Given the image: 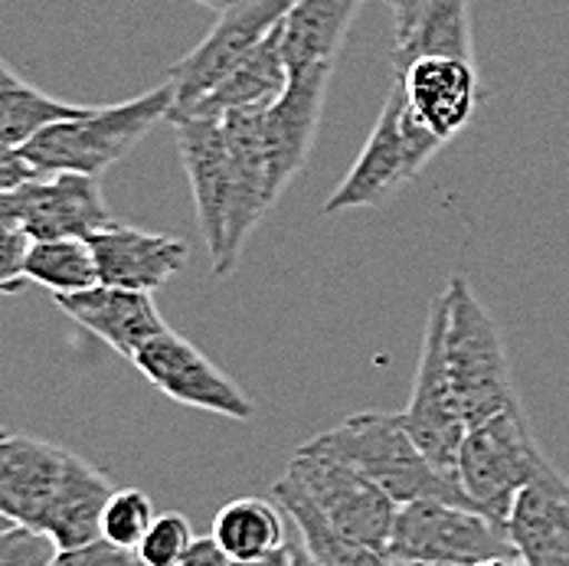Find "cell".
<instances>
[{"mask_svg":"<svg viewBox=\"0 0 569 566\" xmlns=\"http://www.w3.org/2000/svg\"><path fill=\"white\" fill-rule=\"evenodd\" d=\"M173 86L164 79L151 92L106 106V109H86L76 118L57 121L43 128L33 141H27L20 151L33 165L37 173H89L99 177L118 165L144 135L171 118Z\"/></svg>","mask_w":569,"mask_h":566,"instance_id":"cell-1","label":"cell"},{"mask_svg":"<svg viewBox=\"0 0 569 566\" xmlns=\"http://www.w3.org/2000/svg\"><path fill=\"white\" fill-rule=\"evenodd\" d=\"M446 364L458 406L468 426L488 423L520 406L513 387L508 347L495 315L475 295L465 276L446 285Z\"/></svg>","mask_w":569,"mask_h":566,"instance_id":"cell-2","label":"cell"},{"mask_svg":"<svg viewBox=\"0 0 569 566\" xmlns=\"http://www.w3.org/2000/svg\"><path fill=\"white\" fill-rule=\"evenodd\" d=\"M315 443L341 455L343 461H350L357 471L377 481L397 505L439 498V502L475 508L461 491L458 478L439 471L419 453V446L409 439L397 413H353L341 426L315 436Z\"/></svg>","mask_w":569,"mask_h":566,"instance_id":"cell-3","label":"cell"},{"mask_svg":"<svg viewBox=\"0 0 569 566\" xmlns=\"http://www.w3.org/2000/svg\"><path fill=\"white\" fill-rule=\"evenodd\" d=\"M284 478L347 540L387 554L399 505L341 455L308 439L295 449Z\"/></svg>","mask_w":569,"mask_h":566,"instance_id":"cell-4","label":"cell"},{"mask_svg":"<svg viewBox=\"0 0 569 566\" xmlns=\"http://www.w3.org/2000/svg\"><path fill=\"white\" fill-rule=\"evenodd\" d=\"M439 148H442V141L412 115L406 92H402V82L393 72V86L383 102V112L377 118L363 151L357 155L353 168L347 170L338 190L328 197L325 214L363 210V207L383 203L402 183H409L419 170L426 168Z\"/></svg>","mask_w":569,"mask_h":566,"instance_id":"cell-5","label":"cell"},{"mask_svg":"<svg viewBox=\"0 0 569 566\" xmlns=\"http://www.w3.org/2000/svg\"><path fill=\"white\" fill-rule=\"evenodd\" d=\"M547 461L550 458L540 453L527 426L523 406H513L488 423L468 426L458 449L456 478L475 508L505 524L520 491Z\"/></svg>","mask_w":569,"mask_h":566,"instance_id":"cell-6","label":"cell"},{"mask_svg":"<svg viewBox=\"0 0 569 566\" xmlns=\"http://www.w3.org/2000/svg\"><path fill=\"white\" fill-rule=\"evenodd\" d=\"M387 557L393 564H458L520 560L508 527L465 505L419 498L399 505Z\"/></svg>","mask_w":569,"mask_h":566,"instance_id":"cell-7","label":"cell"},{"mask_svg":"<svg viewBox=\"0 0 569 566\" xmlns=\"http://www.w3.org/2000/svg\"><path fill=\"white\" fill-rule=\"evenodd\" d=\"M446 318H449L446 295H439L429 308L412 397L397 416L402 429L409 433V439L419 446V453L426 455L439 471L456 478L458 449L468 433V423L461 416L456 387L449 377V364H446Z\"/></svg>","mask_w":569,"mask_h":566,"instance_id":"cell-8","label":"cell"},{"mask_svg":"<svg viewBox=\"0 0 569 566\" xmlns=\"http://www.w3.org/2000/svg\"><path fill=\"white\" fill-rule=\"evenodd\" d=\"M295 3L298 0H239L236 7L223 10L217 27L168 69V82L173 86V109L168 121L207 99L282 23V17Z\"/></svg>","mask_w":569,"mask_h":566,"instance_id":"cell-9","label":"cell"},{"mask_svg":"<svg viewBox=\"0 0 569 566\" xmlns=\"http://www.w3.org/2000/svg\"><path fill=\"white\" fill-rule=\"evenodd\" d=\"M138 374L158 387L173 403L246 423L256 413V403L242 394L239 384H232L227 374L187 338L164 331L151 338L131 360Z\"/></svg>","mask_w":569,"mask_h":566,"instance_id":"cell-10","label":"cell"},{"mask_svg":"<svg viewBox=\"0 0 569 566\" xmlns=\"http://www.w3.org/2000/svg\"><path fill=\"white\" fill-rule=\"evenodd\" d=\"M223 131H227L232 193H229L227 214V246H223V259L213 266V276H229L239 266L246 239L279 200L269 180L262 112L223 115Z\"/></svg>","mask_w":569,"mask_h":566,"instance_id":"cell-11","label":"cell"},{"mask_svg":"<svg viewBox=\"0 0 569 566\" xmlns=\"http://www.w3.org/2000/svg\"><path fill=\"white\" fill-rule=\"evenodd\" d=\"M177 128V148L187 170L193 203H197V224L207 239L210 262L217 266L223 259L227 246V214L232 177H229V148L223 118L217 115H193L171 121Z\"/></svg>","mask_w":569,"mask_h":566,"instance_id":"cell-12","label":"cell"},{"mask_svg":"<svg viewBox=\"0 0 569 566\" xmlns=\"http://www.w3.org/2000/svg\"><path fill=\"white\" fill-rule=\"evenodd\" d=\"M20 229L30 239H89L114 224L99 177L40 173L17 190Z\"/></svg>","mask_w":569,"mask_h":566,"instance_id":"cell-13","label":"cell"},{"mask_svg":"<svg viewBox=\"0 0 569 566\" xmlns=\"http://www.w3.org/2000/svg\"><path fill=\"white\" fill-rule=\"evenodd\" d=\"M331 72L335 66H311V69L291 72L282 99L262 112V141H266L269 180H272L276 197L288 187V180L305 168L311 155Z\"/></svg>","mask_w":569,"mask_h":566,"instance_id":"cell-14","label":"cell"},{"mask_svg":"<svg viewBox=\"0 0 569 566\" xmlns=\"http://www.w3.org/2000/svg\"><path fill=\"white\" fill-rule=\"evenodd\" d=\"M393 72L402 82V92H406L412 115L442 145H449L471 121V115L481 102L475 59L416 57L406 62H393Z\"/></svg>","mask_w":569,"mask_h":566,"instance_id":"cell-15","label":"cell"},{"mask_svg":"<svg viewBox=\"0 0 569 566\" xmlns=\"http://www.w3.org/2000/svg\"><path fill=\"white\" fill-rule=\"evenodd\" d=\"M69 465V449L33 436L0 439V514L43 534Z\"/></svg>","mask_w":569,"mask_h":566,"instance_id":"cell-16","label":"cell"},{"mask_svg":"<svg viewBox=\"0 0 569 566\" xmlns=\"http://www.w3.org/2000/svg\"><path fill=\"white\" fill-rule=\"evenodd\" d=\"M57 308L76 321L82 331L106 340L121 357L134 360V354L151 338L171 331L164 315L158 311L154 298L148 291L134 288H114V285H92L86 291L53 295Z\"/></svg>","mask_w":569,"mask_h":566,"instance_id":"cell-17","label":"cell"},{"mask_svg":"<svg viewBox=\"0 0 569 566\" xmlns=\"http://www.w3.org/2000/svg\"><path fill=\"white\" fill-rule=\"evenodd\" d=\"M96 252L99 282L114 288H134L154 295L158 288L171 282L187 262V242L168 232L112 224L109 229L89 236Z\"/></svg>","mask_w":569,"mask_h":566,"instance_id":"cell-18","label":"cell"},{"mask_svg":"<svg viewBox=\"0 0 569 566\" xmlns=\"http://www.w3.org/2000/svg\"><path fill=\"white\" fill-rule=\"evenodd\" d=\"M520 564L569 566V481L547 461L505 520Z\"/></svg>","mask_w":569,"mask_h":566,"instance_id":"cell-19","label":"cell"},{"mask_svg":"<svg viewBox=\"0 0 569 566\" xmlns=\"http://www.w3.org/2000/svg\"><path fill=\"white\" fill-rule=\"evenodd\" d=\"M288 79H291V69L284 62L282 23H279L207 99H200L190 112H183L180 118H193V115L223 118V115L232 112H266L282 99ZM180 118H173V121H180Z\"/></svg>","mask_w":569,"mask_h":566,"instance_id":"cell-20","label":"cell"},{"mask_svg":"<svg viewBox=\"0 0 569 566\" xmlns=\"http://www.w3.org/2000/svg\"><path fill=\"white\" fill-rule=\"evenodd\" d=\"M114 495V485L82 455L69 453V465L59 485L57 502L47 514L43 534L57 544L59 550L86 547L102 540V514Z\"/></svg>","mask_w":569,"mask_h":566,"instance_id":"cell-21","label":"cell"},{"mask_svg":"<svg viewBox=\"0 0 569 566\" xmlns=\"http://www.w3.org/2000/svg\"><path fill=\"white\" fill-rule=\"evenodd\" d=\"M363 0H298L282 17V53L291 72L335 66Z\"/></svg>","mask_w":569,"mask_h":566,"instance_id":"cell-22","label":"cell"},{"mask_svg":"<svg viewBox=\"0 0 569 566\" xmlns=\"http://www.w3.org/2000/svg\"><path fill=\"white\" fill-rule=\"evenodd\" d=\"M272 498L295 520V527L301 534V544L308 547V554L321 566H397L383 550L353 544L343 534H338L318 510L308 505V498L288 478L276 481Z\"/></svg>","mask_w":569,"mask_h":566,"instance_id":"cell-23","label":"cell"},{"mask_svg":"<svg viewBox=\"0 0 569 566\" xmlns=\"http://www.w3.org/2000/svg\"><path fill=\"white\" fill-rule=\"evenodd\" d=\"M86 112V106H69L47 96L43 89L20 79L3 59H0V145L23 148L33 141L43 128L76 118Z\"/></svg>","mask_w":569,"mask_h":566,"instance_id":"cell-24","label":"cell"},{"mask_svg":"<svg viewBox=\"0 0 569 566\" xmlns=\"http://www.w3.org/2000/svg\"><path fill=\"white\" fill-rule=\"evenodd\" d=\"M416 57L475 59L471 0H429L412 33L397 40L393 62Z\"/></svg>","mask_w":569,"mask_h":566,"instance_id":"cell-25","label":"cell"},{"mask_svg":"<svg viewBox=\"0 0 569 566\" xmlns=\"http://www.w3.org/2000/svg\"><path fill=\"white\" fill-rule=\"evenodd\" d=\"M213 540L236 560L262 557L284 540V520L266 498H236L213 517Z\"/></svg>","mask_w":569,"mask_h":566,"instance_id":"cell-26","label":"cell"},{"mask_svg":"<svg viewBox=\"0 0 569 566\" xmlns=\"http://www.w3.org/2000/svg\"><path fill=\"white\" fill-rule=\"evenodd\" d=\"M27 282L43 285L53 295H72L99 285V266L89 239H30Z\"/></svg>","mask_w":569,"mask_h":566,"instance_id":"cell-27","label":"cell"},{"mask_svg":"<svg viewBox=\"0 0 569 566\" xmlns=\"http://www.w3.org/2000/svg\"><path fill=\"white\" fill-rule=\"evenodd\" d=\"M154 517V505L141 488H114L102 514V540L134 554L144 534L151 530Z\"/></svg>","mask_w":569,"mask_h":566,"instance_id":"cell-28","label":"cell"},{"mask_svg":"<svg viewBox=\"0 0 569 566\" xmlns=\"http://www.w3.org/2000/svg\"><path fill=\"white\" fill-rule=\"evenodd\" d=\"M193 527L183 514L168 510L161 517H154L151 530L144 534V540L138 544V560L148 566H180L187 557L190 544H193Z\"/></svg>","mask_w":569,"mask_h":566,"instance_id":"cell-29","label":"cell"},{"mask_svg":"<svg viewBox=\"0 0 569 566\" xmlns=\"http://www.w3.org/2000/svg\"><path fill=\"white\" fill-rule=\"evenodd\" d=\"M57 550V544L33 527L13 524L0 534V566H53Z\"/></svg>","mask_w":569,"mask_h":566,"instance_id":"cell-30","label":"cell"},{"mask_svg":"<svg viewBox=\"0 0 569 566\" xmlns=\"http://www.w3.org/2000/svg\"><path fill=\"white\" fill-rule=\"evenodd\" d=\"M27 249H30V236L23 229H7L0 232V295H17L27 288Z\"/></svg>","mask_w":569,"mask_h":566,"instance_id":"cell-31","label":"cell"},{"mask_svg":"<svg viewBox=\"0 0 569 566\" xmlns=\"http://www.w3.org/2000/svg\"><path fill=\"white\" fill-rule=\"evenodd\" d=\"M131 550H121L109 540H96L86 547H72V550H57L53 566H128L131 564Z\"/></svg>","mask_w":569,"mask_h":566,"instance_id":"cell-32","label":"cell"},{"mask_svg":"<svg viewBox=\"0 0 569 566\" xmlns=\"http://www.w3.org/2000/svg\"><path fill=\"white\" fill-rule=\"evenodd\" d=\"M33 177H40L33 165L23 158L20 148L0 145V190H20L23 183H30Z\"/></svg>","mask_w":569,"mask_h":566,"instance_id":"cell-33","label":"cell"},{"mask_svg":"<svg viewBox=\"0 0 569 566\" xmlns=\"http://www.w3.org/2000/svg\"><path fill=\"white\" fill-rule=\"evenodd\" d=\"M180 566H232V557L227 550L210 537H197L187 550V557L180 560Z\"/></svg>","mask_w":569,"mask_h":566,"instance_id":"cell-34","label":"cell"},{"mask_svg":"<svg viewBox=\"0 0 569 566\" xmlns=\"http://www.w3.org/2000/svg\"><path fill=\"white\" fill-rule=\"evenodd\" d=\"M387 3L393 7L397 40H402V37H409V33H412L416 20L422 17V10H426V3H429V0H387Z\"/></svg>","mask_w":569,"mask_h":566,"instance_id":"cell-35","label":"cell"},{"mask_svg":"<svg viewBox=\"0 0 569 566\" xmlns=\"http://www.w3.org/2000/svg\"><path fill=\"white\" fill-rule=\"evenodd\" d=\"M7 229H20L17 190H0V232H7Z\"/></svg>","mask_w":569,"mask_h":566,"instance_id":"cell-36","label":"cell"},{"mask_svg":"<svg viewBox=\"0 0 569 566\" xmlns=\"http://www.w3.org/2000/svg\"><path fill=\"white\" fill-rule=\"evenodd\" d=\"M291 560H295V544H282V547H276V550H269V554H262V557L236 560L232 566H291Z\"/></svg>","mask_w":569,"mask_h":566,"instance_id":"cell-37","label":"cell"},{"mask_svg":"<svg viewBox=\"0 0 569 566\" xmlns=\"http://www.w3.org/2000/svg\"><path fill=\"white\" fill-rule=\"evenodd\" d=\"M291 566H321L311 554H308V547L301 544V547H295V560H291Z\"/></svg>","mask_w":569,"mask_h":566,"instance_id":"cell-38","label":"cell"},{"mask_svg":"<svg viewBox=\"0 0 569 566\" xmlns=\"http://www.w3.org/2000/svg\"><path fill=\"white\" fill-rule=\"evenodd\" d=\"M190 3H200V7H207V10H217V13H223L229 7H236L239 0H190Z\"/></svg>","mask_w":569,"mask_h":566,"instance_id":"cell-39","label":"cell"},{"mask_svg":"<svg viewBox=\"0 0 569 566\" xmlns=\"http://www.w3.org/2000/svg\"><path fill=\"white\" fill-rule=\"evenodd\" d=\"M475 566H517V560H485V564H475Z\"/></svg>","mask_w":569,"mask_h":566,"instance_id":"cell-40","label":"cell"},{"mask_svg":"<svg viewBox=\"0 0 569 566\" xmlns=\"http://www.w3.org/2000/svg\"><path fill=\"white\" fill-rule=\"evenodd\" d=\"M10 527H13V520H10L7 514H0V534H3V530H10Z\"/></svg>","mask_w":569,"mask_h":566,"instance_id":"cell-41","label":"cell"},{"mask_svg":"<svg viewBox=\"0 0 569 566\" xmlns=\"http://www.w3.org/2000/svg\"><path fill=\"white\" fill-rule=\"evenodd\" d=\"M128 566H148V564H141V560H138V554H134V557H131V564Z\"/></svg>","mask_w":569,"mask_h":566,"instance_id":"cell-42","label":"cell"},{"mask_svg":"<svg viewBox=\"0 0 569 566\" xmlns=\"http://www.w3.org/2000/svg\"><path fill=\"white\" fill-rule=\"evenodd\" d=\"M3 436H7V433H3V429H0V439H3Z\"/></svg>","mask_w":569,"mask_h":566,"instance_id":"cell-43","label":"cell"},{"mask_svg":"<svg viewBox=\"0 0 569 566\" xmlns=\"http://www.w3.org/2000/svg\"><path fill=\"white\" fill-rule=\"evenodd\" d=\"M517 566H527V564H520V560H517Z\"/></svg>","mask_w":569,"mask_h":566,"instance_id":"cell-44","label":"cell"}]
</instances>
